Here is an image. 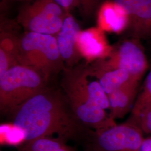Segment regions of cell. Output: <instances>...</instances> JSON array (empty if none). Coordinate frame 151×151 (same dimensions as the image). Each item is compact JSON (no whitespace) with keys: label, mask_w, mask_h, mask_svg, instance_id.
Here are the masks:
<instances>
[{"label":"cell","mask_w":151,"mask_h":151,"mask_svg":"<svg viewBox=\"0 0 151 151\" xmlns=\"http://www.w3.org/2000/svg\"><path fill=\"white\" fill-rule=\"evenodd\" d=\"M139 81H130L108 95L110 115L115 120L123 118L135 103Z\"/></svg>","instance_id":"30bf717a"},{"label":"cell","mask_w":151,"mask_h":151,"mask_svg":"<svg viewBox=\"0 0 151 151\" xmlns=\"http://www.w3.org/2000/svg\"><path fill=\"white\" fill-rule=\"evenodd\" d=\"M144 138L140 128L128 121L105 129L91 130L83 142L97 151H137Z\"/></svg>","instance_id":"8992f818"},{"label":"cell","mask_w":151,"mask_h":151,"mask_svg":"<svg viewBox=\"0 0 151 151\" xmlns=\"http://www.w3.org/2000/svg\"><path fill=\"white\" fill-rule=\"evenodd\" d=\"M50 84L43 74L32 67L17 65L0 77V110L9 115Z\"/></svg>","instance_id":"3957f363"},{"label":"cell","mask_w":151,"mask_h":151,"mask_svg":"<svg viewBox=\"0 0 151 151\" xmlns=\"http://www.w3.org/2000/svg\"><path fill=\"white\" fill-rule=\"evenodd\" d=\"M129 121L137 125L143 132L151 134V106L146 108L136 118Z\"/></svg>","instance_id":"e0dca14e"},{"label":"cell","mask_w":151,"mask_h":151,"mask_svg":"<svg viewBox=\"0 0 151 151\" xmlns=\"http://www.w3.org/2000/svg\"><path fill=\"white\" fill-rule=\"evenodd\" d=\"M69 13L54 0H35L22 9L17 20L27 32L55 35Z\"/></svg>","instance_id":"5b68a950"},{"label":"cell","mask_w":151,"mask_h":151,"mask_svg":"<svg viewBox=\"0 0 151 151\" xmlns=\"http://www.w3.org/2000/svg\"><path fill=\"white\" fill-rule=\"evenodd\" d=\"M137 151H151V137L144 138Z\"/></svg>","instance_id":"7402d4cb"},{"label":"cell","mask_w":151,"mask_h":151,"mask_svg":"<svg viewBox=\"0 0 151 151\" xmlns=\"http://www.w3.org/2000/svg\"><path fill=\"white\" fill-rule=\"evenodd\" d=\"M90 75L88 81V91L92 100L100 108L106 110L110 109L108 95L104 91L98 80H91Z\"/></svg>","instance_id":"2e32d148"},{"label":"cell","mask_w":151,"mask_h":151,"mask_svg":"<svg viewBox=\"0 0 151 151\" xmlns=\"http://www.w3.org/2000/svg\"><path fill=\"white\" fill-rule=\"evenodd\" d=\"M25 135L24 132L14 124L3 125L1 127V145L22 146L25 142Z\"/></svg>","instance_id":"5bb4252c"},{"label":"cell","mask_w":151,"mask_h":151,"mask_svg":"<svg viewBox=\"0 0 151 151\" xmlns=\"http://www.w3.org/2000/svg\"><path fill=\"white\" fill-rule=\"evenodd\" d=\"M99 0H80V5L83 14L88 16L92 14Z\"/></svg>","instance_id":"ffe728a7"},{"label":"cell","mask_w":151,"mask_h":151,"mask_svg":"<svg viewBox=\"0 0 151 151\" xmlns=\"http://www.w3.org/2000/svg\"><path fill=\"white\" fill-rule=\"evenodd\" d=\"M85 151H97L96 150H94L91 147H88V146H85Z\"/></svg>","instance_id":"603a6c76"},{"label":"cell","mask_w":151,"mask_h":151,"mask_svg":"<svg viewBox=\"0 0 151 151\" xmlns=\"http://www.w3.org/2000/svg\"><path fill=\"white\" fill-rule=\"evenodd\" d=\"M127 14L120 6L113 4H106L99 14L98 22L100 28L114 32H121L125 27Z\"/></svg>","instance_id":"8fae6325"},{"label":"cell","mask_w":151,"mask_h":151,"mask_svg":"<svg viewBox=\"0 0 151 151\" xmlns=\"http://www.w3.org/2000/svg\"><path fill=\"white\" fill-rule=\"evenodd\" d=\"M146 65V57L142 49L135 43L127 41L110 55L109 60H97L89 68L91 73L123 69L129 73L133 80L139 81Z\"/></svg>","instance_id":"52a82bcc"},{"label":"cell","mask_w":151,"mask_h":151,"mask_svg":"<svg viewBox=\"0 0 151 151\" xmlns=\"http://www.w3.org/2000/svg\"><path fill=\"white\" fill-rule=\"evenodd\" d=\"M138 0H114V2L124 10L127 15L135 14Z\"/></svg>","instance_id":"d6986e66"},{"label":"cell","mask_w":151,"mask_h":151,"mask_svg":"<svg viewBox=\"0 0 151 151\" xmlns=\"http://www.w3.org/2000/svg\"><path fill=\"white\" fill-rule=\"evenodd\" d=\"M8 116L25 133L24 143L54 134L67 141L84 142L91 130L76 118L61 88L50 84Z\"/></svg>","instance_id":"6da1fadb"},{"label":"cell","mask_w":151,"mask_h":151,"mask_svg":"<svg viewBox=\"0 0 151 151\" xmlns=\"http://www.w3.org/2000/svg\"><path fill=\"white\" fill-rule=\"evenodd\" d=\"M77 47L86 64L104 59L110 52L101 30L95 27L81 30L77 40Z\"/></svg>","instance_id":"9c48e42d"},{"label":"cell","mask_w":151,"mask_h":151,"mask_svg":"<svg viewBox=\"0 0 151 151\" xmlns=\"http://www.w3.org/2000/svg\"></svg>","instance_id":"cb8c5ba5"},{"label":"cell","mask_w":151,"mask_h":151,"mask_svg":"<svg viewBox=\"0 0 151 151\" xmlns=\"http://www.w3.org/2000/svg\"><path fill=\"white\" fill-rule=\"evenodd\" d=\"M90 73L92 77L97 78L108 95L130 81H136L132 78L127 70L123 69H115L95 73H91L90 70Z\"/></svg>","instance_id":"7c38bea8"},{"label":"cell","mask_w":151,"mask_h":151,"mask_svg":"<svg viewBox=\"0 0 151 151\" xmlns=\"http://www.w3.org/2000/svg\"><path fill=\"white\" fill-rule=\"evenodd\" d=\"M81 32L78 23L69 13L65 17L60 32L55 35L65 67L78 65L82 58L77 47V40Z\"/></svg>","instance_id":"ba28073f"},{"label":"cell","mask_w":151,"mask_h":151,"mask_svg":"<svg viewBox=\"0 0 151 151\" xmlns=\"http://www.w3.org/2000/svg\"><path fill=\"white\" fill-rule=\"evenodd\" d=\"M19 61L20 65L39 70L50 82L65 68L55 36L37 32L20 36Z\"/></svg>","instance_id":"277c9868"},{"label":"cell","mask_w":151,"mask_h":151,"mask_svg":"<svg viewBox=\"0 0 151 151\" xmlns=\"http://www.w3.org/2000/svg\"><path fill=\"white\" fill-rule=\"evenodd\" d=\"M151 106V71L145 82L142 92L135 100L130 119L136 118L146 108Z\"/></svg>","instance_id":"9a60e30c"},{"label":"cell","mask_w":151,"mask_h":151,"mask_svg":"<svg viewBox=\"0 0 151 151\" xmlns=\"http://www.w3.org/2000/svg\"><path fill=\"white\" fill-rule=\"evenodd\" d=\"M19 151H78L60 137H45L25 143L19 147Z\"/></svg>","instance_id":"4fadbf2b"},{"label":"cell","mask_w":151,"mask_h":151,"mask_svg":"<svg viewBox=\"0 0 151 151\" xmlns=\"http://www.w3.org/2000/svg\"><path fill=\"white\" fill-rule=\"evenodd\" d=\"M67 12L80 5V0H54Z\"/></svg>","instance_id":"44dd1931"},{"label":"cell","mask_w":151,"mask_h":151,"mask_svg":"<svg viewBox=\"0 0 151 151\" xmlns=\"http://www.w3.org/2000/svg\"><path fill=\"white\" fill-rule=\"evenodd\" d=\"M90 77L86 63L65 67L62 72L60 87L76 118L86 128L99 130L113 127L116 125L115 120L92 99L88 87Z\"/></svg>","instance_id":"7a4b0ae2"},{"label":"cell","mask_w":151,"mask_h":151,"mask_svg":"<svg viewBox=\"0 0 151 151\" xmlns=\"http://www.w3.org/2000/svg\"><path fill=\"white\" fill-rule=\"evenodd\" d=\"M134 15L142 19L151 18V0H138Z\"/></svg>","instance_id":"ac0fdd59"}]
</instances>
